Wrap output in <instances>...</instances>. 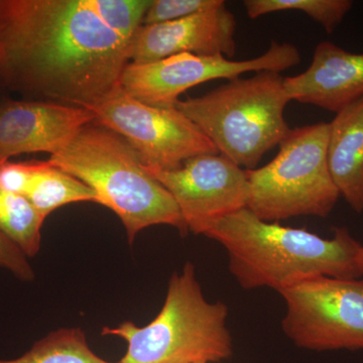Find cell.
I'll return each mask as SVG.
<instances>
[{
    "label": "cell",
    "instance_id": "cell-1",
    "mask_svg": "<svg viewBox=\"0 0 363 363\" xmlns=\"http://www.w3.org/2000/svg\"><path fill=\"white\" fill-rule=\"evenodd\" d=\"M130 44L83 0H0V83L30 100L85 107L121 88Z\"/></svg>",
    "mask_w": 363,
    "mask_h": 363
},
{
    "label": "cell",
    "instance_id": "cell-2",
    "mask_svg": "<svg viewBox=\"0 0 363 363\" xmlns=\"http://www.w3.org/2000/svg\"><path fill=\"white\" fill-rule=\"evenodd\" d=\"M203 235L228 253L229 271L241 288L281 292L315 277L362 279L363 245L345 227L323 238L306 229L257 218L247 208L208 225Z\"/></svg>",
    "mask_w": 363,
    "mask_h": 363
},
{
    "label": "cell",
    "instance_id": "cell-3",
    "mask_svg": "<svg viewBox=\"0 0 363 363\" xmlns=\"http://www.w3.org/2000/svg\"><path fill=\"white\" fill-rule=\"evenodd\" d=\"M49 162L92 189L98 204L123 222L130 245L150 226H173L187 234L175 200L145 169L138 152L121 135L95 121L52 155Z\"/></svg>",
    "mask_w": 363,
    "mask_h": 363
},
{
    "label": "cell",
    "instance_id": "cell-4",
    "mask_svg": "<svg viewBox=\"0 0 363 363\" xmlns=\"http://www.w3.org/2000/svg\"><path fill=\"white\" fill-rule=\"evenodd\" d=\"M227 317L224 303L208 302L194 264L187 262L169 279L164 306L150 324L138 327L125 321L104 327L101 334L128 343L117 363L220 362L233 352Z\"/></svg>",
    "mask_w": 363,
    "mask_h": 363
},
{
    "label": "cell",
    "instance_id": "cell-5",
    "mask_svg": "<svg viewBox=\"0 0 363 363\" xmlns=\"http://www.w3.org/2000/svg\"><path fill=\"white\" fill-rule=\"evenodd\" d=\"M290 102L281 73L262 71L250 78L230 79L203 96L179 100L176 108L219 154L240 168L253 169L290 131L285 118Z\"/></svg>",
    "mask_w": 363,
    "mask_h": 363
},
{
    "label": "cell",
    "instance_id": "cell-6",
    "mask_svg": "<svg viewBox=\"0 0 363 363\" xmlns=\"http://www.w3.org/2000/svg\"><path fill=\"white\" fill-rule=\"evenodd\" d=\"M328 130L326 123L291 128L272 162L245 169L247 209L267 222L328 216L341 197L327 161Z\"/></svg>",
    "mask_w": 363,
    "mask_h": 363
},
{
    "label": "cell",
    "instance_id": "cell-7",
    "mask_svg": "<svg viewBox=\"0 0 363 363\" xmlns=\"http://www.w3.org/2000/svg\"><path fill=\"white\" fill-rule=\"evenodd\" d=\"M281 328L313 351L363 350V279L315 277L284 289Z\"/></svg>",
    "mask_w": 363,
    "mask_h": 363
},
{
    "label": "cell",
    "instance_id": "cell-8",
    "mask_svg": "<svg viewBox=\"0 0 363 363\" xmlns=\"http://www.w3.org/2000/svg\"><path fill=\"white\" fill-rule=\"evenodd\" d=\"M84 108L94 114L95 123L130 143L147 169H173L192 157L219 154L213 143L176 107L143 104L121 88Z\"/></svg>",
    "mask_w": 363,
    "mask_h": 363
},
{
    "label": "cell",
    "instance_id": "cell-9",
    "mask_svg": "<svg viewBox=\"0 0 363 363\" xmlns=\"http://www.w3.org/2000/svg\"><path fill=\"white\" fill-rule=\"evenodd\" d=\"M301 52L290 43H272L257 58L233 61L221 55H174L152 63H130L121 88L130 96L152 106L173 108L190 88L216 79H234L250 72H281L297 66Z\"/></svg>",
    "mask_w": 363,
    "mask_h": 363
},
{
    "label": "cell",
    "instance_id": "cell-10",
    "mask_svg": "<svg viewBox=\"0 0 363 363\" xmlns=\"http://www.w3.org/2000/svg\"><path fill=\"white\" fill-rule=\"evenodd\" d=\"M145 169L168 190L196 234L247 208V172L221 154L194 157L173 169Z\"/></svg>",
    "mask_w": 363,
    "mask_h": 363
},
{
    "label": "cell",
    "instance_id": "cell-11",
    "mask_svg": "<svg viewBox=\"0 0 363 363\" xmlns=\"http://www.w3.org/2000/svg\"><path fill=\"white\" fill-rule=\"evenodd\" d=\"M94 121V114L84 107L45 100L2 99L0 162L30 152L52 156Z\"/></svg>",
    "mask_w": 363,
    "mask_h": 363
},
{
    "label": "cell",
    "instance_id": "cell-12",
    "mask_svg": "<svg viewBox=\"0 0 363 363\" xmlns=\"http://www.w3.org/2000/svg\"><path fill=\"white\" fill-rule=\"evenodd\" d=\"M236 25L225 4L181 20L142 26L130 43V63H152L183 52L231 59Z\"/></svg>",
    "mask_w": 363,
    "mask_h": 363
},
{
    "label": "cell",
    "instance_id": "cell-13",
    "mask_svg": "<svg viewBox=\"0 0 363 363\" xmlns=\"http://www.w3.org/2000/svg\"><path fill=\"white\" fill-rule=\"evenodd\" d=\"M291 101L337 112L363 97V54L345 51L334 43H319L311 65L284 78Z\"/></svg>",
    "mask_w": 363,
    "mask_h": 363
},
{
    "label": "cell",
    "instance_id": "cell-14",
    "mask_svg": "<svg viewBox=\"0 0 363 363\" xmlns=\"http://www.w3.org/2000/svg\"><path fill=\"white\" fill-rule=\"evenodd\" d=\"M327 161L334 184L348 205L363 212V97L328 123Z\"/></svg>",
    "mask_w": 363,
    "mask_h": 363
},
{
    "label": "cell",
    "instance_id": "cell-15",
    "mask_svg": "<svg viewBox=\"0 0 363 363\" xmlns=\"http://www.w3.org/2000/svg\"><path fill=\"white\" fill-rule=\"evenodd\" d=\"M26 197L45 220L55 210L70 203H97V196L92 189L70 174L52 166L49 161H38Z\"/></svg>",
    "mask_w": 363,
    "mask_h": 363
},
{
    "label": "cell",
    "instance_id": "cell-16",
    "mask_svg": "<svg viewBox=\"0 0 363 363\" xmlns=\"http://www.w3.org/2000/svg\"><path fill=\"white\" fill-rule=\"evenodd\" d=\"M44 222L26 196L0 189V233L28 259L40 252Z\"/></svg>",
    "mask_w": 363,
    "mask_h": 363
},
{
    "label": "cell",
    "instance_id": "cell-17",
    "mask_svg": "<svg viewBox=\"0 0 363 363\" xmlns=\"http://www.w3.org/2000/svg\"><path fill=\"white\" fill-rule=\"evenodd\" d=\"M0 363H112L93 352L84 331L61 328L37 341L25 354ZM117 363V362H116Z\"/></svg>",
    "mask_w": 363,
    "mask_h": 363
},
{
    "label": "cell",
    "instance_id": "cell-18",
    "mask_svg": "<svg viewBox=\"0 0 363 363\" xmlns=\"http://www.w3.org/2000/svg\"><path fill=\"white\" fill-rule=\"evenodd\" d=\"M243 6L248 18L255 20L281 11H304L309 18L331 33L352 9L350 0H245Z\"/></svg>",
    "mask_w": 363,
    "mask_h": 363
},
{
    "label": "cell",
    "instance_id": "cell-19",
    "mask_svg": "<svg viewBox=\"0 0 363 363\" xmlns=\"http://www.w3.org/2000/svg\"><path fill=\"white\" fill-rule=\"evenodd\" d=\"M89 11L118 37L131 42L143 26L149 0H83Z\"/></svg>",
    "mask_w": 363,
    "mask_h": 363
},
{
    "label": "cell",
    "instance_id": "cell-20",
    "mask_svg": "<svg viewBox=\"0 0 363 363\" xmlns=\"http://www.w3.org/2000/svg\"><path fill=\"white\" fill-rule=\"evenodd\" d=\"M223 0H152L143 26L168 23L225 6Z\"/></svg>",
    "mask_w": 363,
    "mask_h": 363
},
{
    "label": "cell",
    "instance_id": "cell-21",
    "mask_svg": "<svg viewBox=\"0 0 363 363\" xmlns=\"http://www.w3.org/2000/svg\"><path fill=\"white\" fill-rule=\"evenodd\" d=\"M38 161L0 162V189L26 196L37 169Z\"/></svg>",
    "mask_w": 363,
    "mask_h": 363
},
{
    "label": "cell",
    "instance_id": "cell-22",
    "mask_svg": "<svg viewBox=\"0 0 363 363\" xmlns=\"http://www.w3.org/2000/svg\"><path fill=\"white\" fill-rule=\"evenodd\" d=\"M0 267L11 272L21 281H30L35 279V272L28 257L1 233H0Z\"/></svg>",
    "mask_w": 363,
    "mask_h": 363
},
{
    "label": "cell",
    "instance_id": "cell-23",
    "mask_svg": "<svg viewBox=\"0 0 363 363\" xmlns=\"http://www.w3.org/2000/svg\"><path fill=\"white\" fill-rule=\"evenodd\" d=\"M362 279H363V250H362Z\"/></svg>",
    "mask_w": 363,
    "mask_h": 363
},
{
    "label": "cell",
    "instance_id": "cell-24",
    "mask_svg": "<svg viewBox=\"0 0 363 363\" xmlns=\"http://www.w3.org/2000/svg\"><path fill=\"white\" fill-rule=\"evenodd\" d=\"M0 89L6 90L4 89V86L1 85V83H0Z\"/></svg>",
    "mask_w": 363,
    "mask_h": 363
},
{
    "label": "cell",
    "instance_id": "cell-25",
    "mask_svg": "<svg viewBox=\"0 0 363 363\" xmlns=\"http://www.w3.org/2000/svg\"><path fill=\"white\" fill-rule=\"evenodd\" d=\"M166 363H183V362H166Z\"/></svg>",
    "mask_w": 363,
    "mask_h": 363
},
{
    "label": "cell",
    "instance_id": "cell-26",
    "mask_svg": "<svg viewBox=\"0 0 363 363\" xmlns=\"http://www.w3.org/2000/svg\"><path fill=\"white\" fill-rule=\"evenodd\" d=\"M198 363H205V362H198Z\"/></svg>",
    "mask_w": 363,
    "mask_h": 363
}]
</instances>
